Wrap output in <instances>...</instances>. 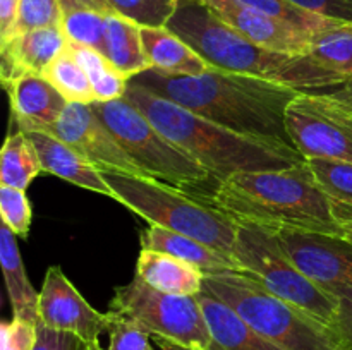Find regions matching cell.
I'll return each instance as SVG.
<instances>
[{"label":"cell","instance_id":"26","mask_svg":"<svg viewBox=\"0 0 352 350\" xmlns=\"http://www.w3.org/2000/svg\"><path fill=\"white\" fill-rule=\"evenodd\" d=\"M309 57L337 74L352 79V23L337 21L311 34Z\"/></svg>","mask_w":352,"mask_h":350},{"label":"cell","instance_id":"34","mask_svg":"<svg viewBox=\"0 0 352 350\" xmlns=\"http://www.w3.org/2000/svg\"><path fill=\"white\" fill-rule=\"evenodd\" d=\"M0 215L16 235L26 239L31 229V205L23 189L0 185Z\"/></svg>","mask_w":352,"mask_h":350},{"label":"cell","instance_id":"36","mask_svg":"<svg viewBox=\"0 0 352 350\" xmlns=\"http://www.w3.org/2000/svg\"><path fill=\"white\" fill-rule=\"evenodd\" d=\"M333 295L339 299V312L330 328L336 333L344 350H352V287L332 288Z\"/></svg>","mask_w":352,"mask_h":350},{"label":"cell","instance_id":"1","mask_svg":"<svg viewBox=\"0 0 352 350\" xmlns=\"http://www.w3.org/2000/svg\"><path fill=\"white\" fill-rule=\"evenodd\" d=\"M208 202L237 223L272 233L352 235V206L330 198L308 161L282 170L250 172L219 182Z\"/></svg>","mask_w":352,"mask_h":350},{"label":"cell","instance_id":"16","mask_svg":"<svg viewBox=\"0 0 352 350\" xmlns=\"http://www.w3.org/2000/svg\"><path fill=\"white\" fill-rule=\"evenodd\" d=\"M67 47V38L60 26L40 27L16 34L0 45L2 51V82L14 81L19 75H41L45 69Z\"/></svg>","mask_w":352,"mask_h":350},{"label":"cell","instance_id":"24","mask_svg":"<svg viewBox=\"0 0 352 350\" xmlns=\"http://www.w3.org/2000/svg\"><path fill=\"white\" fill-rule=\"evenodd\" d=\"M65 48L88 75L96 102H113L124 98L129 86V78L122 74L105 55L93 48L69 41Z\"/></svg>","mask_w":352,"mask_h":350},{"label":"cell","instance_id":"10","mask_svg":"<svg viewBox=\"0 0 352 350\" xmlns=\"http://www.w3.org/2000/svg\"><path fill=\"white\" fill-rule=\"evenodd\" d=\"M285 127L305 156L352 163V106L330 93L301 91L285 110Z\"/></svg>","mask_w":352,"mask_h":350},{"label":"cell","instance_id":"8","mask_svg":"<svg viewBox=\"0 0 352 350\" xmlns=\"http://www.w3.org/2000/svg\"><path fill=\"white\" fill-rule=\"evenodd\" d=\"M234 257L277 297L305 309L332 326L339 312V299L309 280L287 256L277 235L248 223H237Z\"/></svg>","mask_w":352,"mask_h":350},{"label":"cell","instance_id":"4","mask_svg":"<svg viewBox=\"0 0 352 350\" xmlns=\"http://www.w3.org/2000/svg\"><path fill=\"white\" fill-rule=\"evenodd\" d=\"M212 67L282 82L299 91L336 89L349 79L311 58L265 50L227 24L205 0H177L165 24Z\"/></svg>","mask_w":352,"mask_h":350},{"label":"cell","instance_id":"28","mask_svg":"<svg viewBox=\"0 0 352 350\" xmlns=\"http://www.w3.org/2000/svg\"><path fill=\"white\" fill-rule=\"evenodd\" d=\"M107 16L95 9H76L64 14L62 31L69 43L82 45L107 55Z\"/></svg>","mask_w":352,"mask_h":350},{"label":"cell","instance_id":"13","mask_svg":"<svg viewBox=\"0 0 352 350\" xmlns=\"http://www.w3.org/2000/svg\"><path fill=\"white\" fill-rule=\"evenodd\" d=\"M292 263L325 290L352 287V235L275 233Z\"/></svg>","mask_w":352,"mask_h":350},{"label":"cell","instance_id":"18","mask_svg":"<svg viewBox=\"0 0 352 350\" xmlns=\"http://www.w3.org/2000/svg\"><path fill=\"white\" fill-rule=\"evenodd\" d=\"M33 141L38 154H40L41 168L47 174L71 182L78 187L88 189L96 194L113 198L112 189L103 180L102 174L93 163L82 158L78 151L72 150L60 139L45 132H26Z\"/></svg>","mask_w":352,"mask_h":350},{"label":"cell","instance_id":"43","mask_svg":"<svg viewBox=\"0 0 352 350\" xmlns=\"http://www.w3.org/2000/svg\"><path fill=\"white\" fill-rule=\"evenodd\" d=\"M81 350H103V349H102V345H100V342H95V343H85V342H82Z\"/></svg>","mask_w":352,"mask_h":350},{"label":"cell","instance_id":"2","mask_svg":"<svg viewBox=\"0 0 352 350\" xmlns=\"http://www.w3.org/2000/svg\"><path fill=\"white\" fill-rule=\"evenodd\" d=\"M129 82L227 129L294 146L285 127V110L301 91L291 86L217 67L199 75L148 69Z\"/></svg>","mask_w":352,"mask_h":350},{"label":"cell","instance_id":"23","mask_svg":"<svg viewBox=\"0 0 352 350\" xmlns=\"http://www.w3.org/2000/svg\"><path fill=\"white\" fill-rule=\"evenodd\" d=\"M107 58L127 78L151 69L141 40V26L119 16H107Z\"/></svg>","mask_w":352,"mask_h":350},{"label":"cell","instance_id":"7","mask_svg":"<svg viewBox=\"0 0 352 350\" xmlns=\"http://www.w3.org/2000/svg\"><path fill=\"white\" fill-rule=\"evenodd\" d=\"M131 160L150 177L189 192V187L203 184L212 174L184 150L164 136L136 106L126 100L91 103Z\"/></svg>","mask_w":352,"mask_h":350},{"label":"cell","instance_id":"31","mask_svg":"<svg viewBox=\"0 0 352 350\" xmlns=\"http://www.w3.org/2000/svg\"><path fill=\"white\" fill-rule=\"evenodd\" d=\"M107 2L116 14L146 27H164L177 5V0H107Z\"/></svg>","mask_w":352,"mask_h":350},{"label":"cell","instance_id":"35","mask_svg":"<svg viewBox=\"0 0 352 350\" xmlns=\"http://www.w3.org/2000/svg\"><path fill=\"white\" fill-rule=\"evenodd\" d=\"M36 326L24 319L12 318L0 328L2 350H33L36 343Z\"/></svg>","mask_w":352,"mask_h":350},{"label":"cell","instance_id":"14","mask_svg":"<svg viewBox=\"0 0 352 350\" xmlns=\"http://www.w3.org/2000/svg\"><path fill=\"white\" fill-rule=\"evenodd\" d=\"M206 3L227 24L265 50L287 55L309 54L311 33L301 27L243 5L236 0H206Z\"/></svg>","mask_w":352,"mask_h":350},{"label":"cell","instance_id":"41","mask_svg":"<svg viewBox=\"0 0 352 350\" xmlns=\"http://www.w3.org/2000/svg\"><path fill=\"white\" fill-rule=\"evenodd\" d=\"M155 340V345L158 347V350H203L198 349V347H188L182 345V343L174 342L170 338H165V336H158V335H151Z\"/></svg>","mask_w":352,"mask_h":350},{"label":"cell","instance_id":"19","mask_svg":"<svg viewBox=\"0 0 352 350\" xmlns=\"http://www.w3.org/2000/svg\"><path fill=\"white\" fill-rule=\"evenodd\" d=\"M206 325L222 350H284L254 329L230 305L213 295L198 294Z\"/></svg>","mask_w":352,"mask_h":350},{"label":"cell","instance_id":"17","mask_svg":"<svg viewBox=\"0 0 352 350\" xmlns=\"http://www.w3.org/2000/svg\"><path fill=\"white\" fill-rule=\"evenodd\" d=\"M141 249L170 254V256L179 257V259L199 268L205 275H219L226 273V271L246 273L243 264L236 257L227 256V254L203 244L201 240L157 225H150L141 233Z\"/></svg>","mask_w":352,"mask_h":350},{"label":"cell","instance_id":"40","mask_svg":"<svg viewBox=\"0 0 352 350\" xmlns=\"http://www.w3.org/2000/svg\"><path fill=\"white\" fill-rule=\"evenodd\" d=\"M62 7V12H71L76 9H95L103 14H116L107 0H58Z\"/></svg>","mask_w":352,"mask_h":350},{"label":"cell","instance_id":"42","mask_svg":"<svg viewBox=\"0 0 352 350\" xmlns=\"http://www.w3.org/2000/svg\"><path fill=\"white\" fill-rule=\"evenodd\" d=\"M329 93L333 96V98L339 100V102H342V103H346V105L352 106V79H351V81H347L346 84L339 86V88L330 89Z\"/></svg>","mask_w":352,"mask_h":350},{"label":"cell","instance_id":"22","mask_svg":"<svg viewBox=\"0 0 352 350\" xmlns=\"http://www.w3.org/2000/svg\"><path fill=\"white\" fill-rule=\"evenodd\" d=\"M0 263H2L14 318L38 325L40 323V318H38L40 294L28 280L23 257L16 242V233L6 223H2V229H0Z\"/></svg>","mask_w":352,"mask_h":350},{"label":"cell","instance_id":"20","mask_svg":"<svg viewBox=\"0 0 352 350\" xmlns=\"http://www.w3.org/2000/svg\"><path fill=\"white\" fill-rule=\"evenodd\" d=\"M141 40L151 69L174 75H199L212 69L198 51L165 26H141Z\"/></svg>","mask_w":352,"mask_h":350},{"label":"cell","instance_id":"12","mask_svg":"<svg viewBox=\"0 0 352 350\" xmlns=\"http://www.w3.org/2000/svg\"><path fill=\"white\" fill-rule=\"evenodd\" d=\"M40 325L58 331L74 333L85 343L100 342V335L109 329V312L93 309L76 290L60 266H50L45 275L38 302Z\"/></svg>","mask_w":352,"mask_h":350},{"label":"cell","instance_id":"32","mask_svg":"<svg viewBox=\"0 0 352 350\" xmlns=\"http://www.w3.org/2000/svg\"><path fill=\"white\" fill-rule=\"evenodd\" d=\"M62 19L64 12L58 0H21L12 36L40 27H62Z\"/></svg>","mask_w":352,"mask_h":350},{"label":"cell","instance_id":"21","mask_svg":"<svg viewBox=\"0 0 352 350\" xmlns=\"http://www.w3.org/2000/svg\"><path fill=\"white\" fill-rule=\"evenodd\" d=\"M136 275L148 285L165 294L198 295L203 290L205 273L199 268L157 250L141 249Z\"/></svg>","mask_w":352,"mask_h":350},{"label":"cell","instance_id":"33","mask_svg":"<svg viewBox=\"0 0 352 350\" xmlns=\"http://www.w3.org/2000/svg\"><path fill=\"white\" fill-rule=\"evenodd\" d=\"M109 349L107 350H153L150 345V335L144 326L126 316L109 311Z\"/></svg>","mask_w":352,"mask_h":350},{"label":"cell","instance_id":"11","mask_svg":"<svg viewBox=\"0 0 352 350\" xmlns=\"http://www.w3.org/2000/svg\"><path fill=\"white\" fill-rule=\"evenodd\" d=\"M48 134L78 151L96 168H113L131 175L150 177L143 168L131 160L129 154L120 146L103 120L96 115L91 105L67 103L60 119L54 124Z\"/></svg>","mask_w":352,"mask_h":350},{"label":"cell","instance_id":"9","mask_svg":"<svg viewBox=\"0 0 352 350\" xmlns=\"http://www.w3.org/2000/svg\"><path fill=\"white\" fill-rule=\"evenodd\" d=\"M109 307L138 321L151 335L203 350H222L210 333L198 295L165 294L134 275L129 283L116 288Z\"/></svg>","mask_w":352,"mask_h":350},{"label":"cell","instance_id":"29","mask_svg":"<svg viewBox=\"0 0 352 350\" xmlns=\"http://www.w3.org/2000/svg\"><path fill=\"white\" fill-rule=\"evenodd\" d=\"M236 2L268 14L272 17L285 21V23L301 27V30L308 31L311 34L318 33V31L337 23L333 19H327V17L318 16V14L301 9L296 3H292L291 0H236Z\"/></svg>","mask_w":352,"mask_h":350},{"label":"cell","instance_id":"37","mask_svg":"<svg viewBox=\"0 0 352 350\" xmlns=\"http://www.w3.org/2000/svg\"><path fill=\"white\" fill-rule=\"evenodd\" d=\"M291 2L327 19L352 23V0H291Z\"/></svg>","mask_w":352,"mask_h":350},{"label":"cell","instance_id":"44","mask_svg":"<svg viewBox=\"0 0 352 350\" xmlns=\"http://www.w3.org/2000/svg\"><path fill=\"white\" fill-rule=\"evenodd\" d=\"M205 2H206V0H205Z\"/></svg>","mask_w":352,"mask_h":350},{"label":"cell","instance_id":"27","mask_svg":"<svg viewBox=\"0 0 352 350\" xmlns=\"http://www.w3.org/2000/svg\"><path fill=\"white\" fill-rule=\"evenodd\" d=\"M41 75L67 100V103L91 105L96 102L88 75L76 62V58L69 54L67 48L45 69Z\"/></svg>","mask_w":352,"mask_h":350},{"label":"cell","instance_id":"38","mask_svg":"<svg viewBox=\"0 0 352 350\" xmlns=\"http://www.w3.org/2000/svg\"><path fill=\"white\" fill-rule=\"evenodd\" d=\"M82 340L74 333L58 331V329L36 326V343L33 350H81Z\"/></svg>","mask_w":352,"mask_h":350},{"label":"cell","instance_id":"6","mask_svg":"<svg viewBox=\"0 0 352 350\" xmlns=\"http://www.w3.org/2000/svg\"><path fill=\"white\" fill-rule=\"evenodd\" d=\"M226 302L254 329L284 350H344L330 326L277 297L250 273L205 275L203 290Z\"/></svg>","mask_w":352,"mask_h":350},{"label":"cell","instance_id":"3","mask_svg":"<svg viewBox=\"0 0 352 350\" xmlns=\"http://www.w3.org/2000/svg\"><path fill=\"white\" fill-rule=\"evenodd\" d=\"M122 100L136 106L167 139L203 165L217 182L237 174L282 170L306 161L291 144L227 129L133 82Z\"/></svg>","mask_w":352,"mask_h":350},{"label":"cell","instance_id":"30","mask_svg":"<svg viewBox=\"0 0 352 350\" xmlns=\"http://www.w3.org/2000/svg\"><path fill=\"white\" fill-rule=\"evenodd\" d=\"M306 161L320 187L330 198L352 206V163L329 158H313Z\"/></svg>","mask_w":352,"mask_h":350},{"label":"cell","instance_id":"15","mask_svg":"<svg viewBox=\"0 0 352 350\" xmlns=\"http://www.w3.org/2000/svg\"><path fill=\"white\" fill-rule=\"evenodd\" d=\"M3 86L12 117L23 132L48 134L67 106V100L43 75L24 74Z\"/></svg>","mask_w":352,"mask_h":350},{"label":"cell","instance_id":"39","mask_svg":"<svg viewBox=\"0 0 352 350\" xmlns=\"http://www.w3.org/2000/svg\"><path fill=\"white\" fill-rule=\"evenodd\" d=\"M21 0H0V45L7 43L12 36L19 14Z\"/></svg>","mask_w":352,"mask_h":350},{"label":"cell","instance_id":"5","mask_svg":"<svg viewBox=\"0 0 352 350\" xmlns=\"http://www.w3.org/2000/svg\"><path fill=\"white\" fill-rule=\"evenodd\" d=\"M113 199L146 220L150 225L184 233L234 257L237 222L203 199L157 180L113 168H98Z\"/></svg>","mask_w":352,"mask_h":350},{"label":"cell","instance_id":"25","mask_svg":"<svg viewBox=\"0 0 352 350\" xmlns=\"http://www.w3.org/2000/svg\"><path fill=\"white\" fill-rule=\"evenodd\" d=\"M43 172L36 148L26 132L7 136L0 161V185L26 191L34 177Z\"/></svg>","mask_w":352,"mask_h":350}]
</instances>
